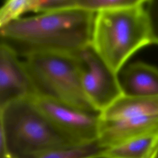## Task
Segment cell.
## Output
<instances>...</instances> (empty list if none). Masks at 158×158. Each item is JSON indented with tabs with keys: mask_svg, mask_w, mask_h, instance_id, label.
Returning <instances> with one entry per match:
<instances>
[{
	"mask_svg": "<svg viewBox=\"0 0 158 158\" xmlns=\"http://www.w3.org/2000/svg\"><path fill=\"white\" fill-rule=\"evenodd\" d=\"M95 14L72 7L21 17L0 28L1 43L23 58L41 52L77 54L91 44Z\"/></svg>",
	"mask_w": 158,
	"mask_h": 158,
	"instance_id": "obj_1",
	"label": "cell"
},
{
	"mask_svg": "<svg viewBox=\"0 0 158 158\" xmlns=\"http://www.w3.org/2000/svg\"><path fill=\"white\" fill-rule=\"evenodd\" d=\"M144 2L95 14L90 45L117 74L136 52L152 44Z\"/></svg>",
	"mask_w": 158,
	"mask_h": 158,
	"instance_id": "obj_2",
	"label": "cell"
},
{
	"mask_svg": "<svg viewBox=\"0 0 158 158\" xmlns=\"http://www.w3.org/2000/svg\"><path fill=\"white\" fill-rule=\"evenodd\" d=\"M73 146L77 145L50 123L31 96L0 107L1 158H31Z\"/></svg>",
	"mask_w": 158,
	"mask_h": 158,
	"instance_id": "obj_3",
	"label": "cell"
},
{
	"mask_svg": "<svg viewBox=\"0 0 158 158\" xmlns=\"http://www.w3.org/2000/svg\"><path fill=\"white\" fill-rule=\"evenodd\" d=\"M23 60L35 95L48 98L81 110L97 111L87 99L80 81L78 54L35 53Z\"/></svg>",
	"mask_w": 158,
	"mask_h": 158,
	"instance_id": "obj_4",
	"label": "cell"
},
{
	"mask_svg": "<svg viewBox=\"0 0 158 158\" xmlns=\"http://www.w3.org/2000/svg\"><path fill=\"white\" fill-rule=\"evenodd\" d=\"M31 98L50 123L74 144L98 141L100 113L85 111L45 97L33 95Z\"/></svg>",
	"mask_w": 158,
	"mask_h": 158,
	"instance_id": "obj_5",
	"label": "cell"
},
{
	"mask_svg": "<svg viewBox=\"0 0 158 158\" xmlns=\"http://www.w3.org/2000/svg\"><path fill=\"white\" fill-rule=\"evenodd\" d=\"M78 56L83 91L92 106L101 113L123 96L117 74L107 66L91 45L81 51Z\"/></svg>",
	"mask_w": 158,
	"mask_h": 158,
	"instance_id": "obj_6",
	"label": "cell"
},
{
	"mask_svg": "<svg viewBox=\"0 0 158 158\" xmlns=\"http://www.w3.org/2000/svg\"><path fill=\"white\" fill-rule=\"evenodd\" d=\"M10 47L0 43V107L35 94L23 62Z\"/></svg>",
	"mask_w": 158,
	"mask_h": 158,
	"instance_id": "obj_7",
	"label": "cell"
},
{
	"mask_svg": "<svg viewBox=\"0 0 158 158\" xmlns=\"http://www.w3.org/2000/svg\"><path fill=\"white\" fill-rule=\"evenodd\" d=\"M154 134H158V115L136 116L111 121L99 118L97 141L104 149Z\"/></svg>",
	"mask_w": 158,
	"mask_h": 158,
	"instance_id": "obj_8",
	"label": "cell"
},
{
	"mask_svg": "<svg viewBox=\"0 0 158 158\" xmlns=\"http://www.w3.org/2000/svg\"><path fill=\"white\" fill-rule=\"evenodd\" d=\"M123 95L158 96V68L142 61L126 64L117 73Z\"/></svg>",
	"mask_w": 158,
	"mask_h": 158,
	"instance_id": "obj_9",
	"label": "cell"
},
{
	"mask_svg": "<svg viewBox=\"0 0 158 158\" xmlns=\"http://www.w3.org/2000/svg\"><path fill=\"white\" fill-rule=\"evenodd\" d=\"M146 115H158V96L140 98L123 95L101 112L99 118L111 121Z\"/></svg>",
	"mask_w": 158,
	"mask_h": 158,
	"instance_id": "obj_10",
	"label": "cell"
},
{
	"mask_svg": "<svg viewBox=\"0 0 158 158\" xmlns=\"http://www.w3.org/2000/svg\"><path fill=\"white\" fill-rule=\"evenodd\" d=\"M158 134L135 138L102 149L101 158H156Z\"/></svg>",
	"mask_w": 158,
	"mask_h": 158,
	"instance_id": "obj_11",
	"label": "cell"
},
{
	"mask_svg": "<svg viewBox=\"0 0 158 158\" xmlns=\"http://www.w3.org/2000/svg\"><path fill=\"white\" fill-rule=\"evenodd\" d=\"M102 149L96 141L52 150L31 158H101Z\"/></svg>",
	"mask_w": 158,
	"mask_h": 158,
	"instance_id": "obj_12",
	"label": "cell"
},
{
	"mask_svg": "<svg viewBox=\"0 0 158 158\" xmlns=\"http://www.w3.org/2000/svg\"><path fill=\"white\" fill-rule=\"evenodd\" d=\"M34 0H6L0 9V28L19 19L28 12H33Z\"/></svg>",
	"mask_w": 158,
	"mask_h": 158,
	"instance_id": "obj_13",
	"label": "cell"
},
{
	"mask_svg": "<svg viewBox=\"0 0 158 158\" xmlns=\"http://www.w3.org/2000/svg\"><path fill=\"white\" fill-rule=\"evenodd\" d=\"M139 0H70V6L97 13L101 10L130 6Z\"/></svg>",
	"mask_w": 158,
	"mask_h": 158,
	"instance_id": "obj_14",
	"label": "cell"
},
{
	"mask_svg": "<svg viewBox=\"0 0 158 158\" xmlns=\"http://www.w3.org/2000/svg\"><path fill=\"white\" fill-rule=\"evenodd\" d=\"M144 8L149 22L152 44L158 45V0H146Z\"/></svg>",
	"mask_w": 158,
	"mask_h": 158,
	"instance_id": "obj_15",
	"label": "cell"
},
{
	"mask_svg": "<svg viewBox=\"0 0 158 158\" xmlns=\"http://www.w3.org/2000/svg\"><path fill=\"white\" fill-rule=\"evenodd\" d=\"M156 158H158V151H157V154H156Z\"/></svg>",
	"mask_w": 158,
	"mask_h": 158,
	"instance_id": "obj_16",
	"label": "cell"
}]
</instances>
